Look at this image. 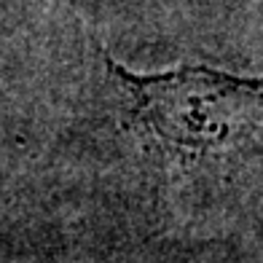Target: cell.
<instances>
[{"instance_id":"obj_1","label":"cell","mask_w":263,"mask_h":263,"mask_svg":"<svg viewBox=\"0 0 263 263\" xmlns=\"http://www.w3.org/2000/svg\"><path fill=\"white\" fill-rule=\"evenodd\" d=\"M132 97V118L177 159L250 156L263 148V78L210 67L137 76L107 62Z\"/></svg>"}]
</instances>
